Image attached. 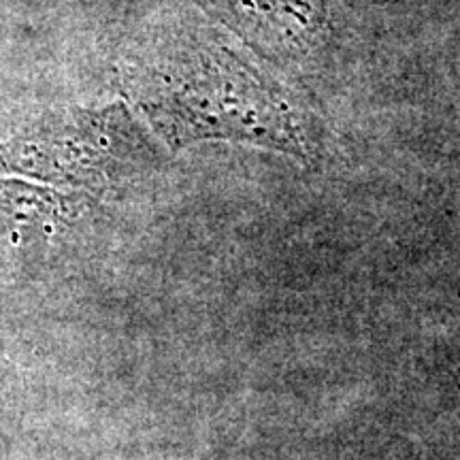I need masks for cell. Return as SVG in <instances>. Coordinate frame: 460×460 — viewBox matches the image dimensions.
<instances>
[{
  "label": "cell",
  "instance_id": "6da1fadb",
  "mask_svg": "<svg viewBox=\"0 0 460 460\" xmlns=\"http://www.w3.org/2000/svg\"><path fill=\"white\" fill-rule=\"evenodd\" d=\"M126 88L171 149L234 141L312 160L320 130L290 90L220 34L183 31L147 49Z\"/></svg>",
  "mask_w": 460,
  "mask_h": 460
},
{
  "label": "cell",
  "instance_id": "277c9868",
  "mask_svg": "<svg viewBox=\"0 0 460 460\" xmlns=\"http://www.w3.org/2000/svg\"><path fill=\"white\" fill-rule=\"evenodd\" d=\"M68 199L54 190L0 180V243H20L24 230L45 228L66 214Z\"/></svg>",
  "mask_w": 460,
  "mask_h": 460
},
{
  "label": "cell",
  "instance_id": "3957f363",
  "mask_svg": "<svg viewBox=\"0 0 460 460\" xmlns=\"http://www.w3.org/2000/svg\"><path fill=\"white\" fill-rule=\"evenodd\" d=\"M200 4L275 65L307 60L329 32L326 0H200Z\"/></svg>",
  "mask_w": 460,
  "mask_h": 460
},
{
  "label": "cell",
  "instance_id": "7a4b0ae2",
  "mask_svg": "<svg viewBox=\"0 0 460 460\" xmlns=\"http://www.w3.org/2000/svg\"><path fill=\"white\" fill-rule=\"evenodd\" d=\"M146 128L122 102L102 109H62L0 143V172L54 186L105 188L154 158Z\"/></svg>",
  "mask_w": 460,
  "mask_h": 460
}]
</instances>
